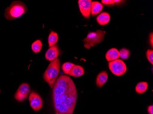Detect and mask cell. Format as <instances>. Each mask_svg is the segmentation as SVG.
I'll return each mask as SVG.
<instances>
[{
	"label": "cell",
	"mask_w": 153,
	"mask_h": 114,
	"mask_svg": "<svg viewBox=\"0 0 153 114\" xmlns=\"http://www.w3.org/2000/svg\"><path fill=\"white\" fill-rule=\"evenodd\" d=\"M78 94L73 79L66 75L57 78L52 91V98L56 112L73 114L77 101Z\"/></svg>",
	"instance_id": "obj_1"
},
{
	"label": "cell",
	"mask_w": 153,
	"mask_h": 114,
	"mask_svg": "<svg viewBox=\"0 0 153 114\" xmlns=\"http://www.w3.org/2000/svg\"><path fill=\"white\" fill-rule=\"evenodd\" d=\"M27 10V7L24 2L19 1H13L6 8L4 16L8 20H14L22 17Z\"/></svg>",
	"instance_id": "obj_2"
},
{
	"label": "cell",
	"mask_w": 153,
	"mask_h": 114,
	"mask_svg": "<svg viewBox=\"0 0 153 114\" xmlns=\"http://www.w3.org/2000/svg\"><path fill=\"white\" fill-rule=\"evenodd\" d=\"M60 66L61 62L60 60L56 59L51 62L44 73V79L51 89H53L58 78L60 72Z\"/></svg>",
	"instance_id": "obj_3"
},
{
	"label": "cell",
	"mask_w": 153,
	"mask_h": 114,
	"mask_svg": "<svg viewBox=\"0 0 153 114\" xmlns=\"http://www.w3.org/2000/svg\"><path fill=\"white\" fill-rule=\"evenodd\" d=\"M105 33V31L101 30H97L96 32L88 33L87 37L83 40L85 48L90 49L101 43L104 40Z\"/></svg>",
	"instance_id": "obj_4"
},
{
	"label": "cell",
	"mask_w": 153,
	"mask_h": 114,
	"mask_svg": "<svg viewBox=\"0 0 153 114\" xmlns=\"http://www.w3.org/2000/svg\"><path fill=\"white\" fill-rule=\"evenodd\" d=\"M109 68L114 75L121 76L126 73L127 70V66L122 60H118L110 62L108 64Z\"/></svg>",
	"instance_id": "obj_5"
},
{
	"label": "cell",
	"mask_w": 153,
	"mask_h": 114,
	"mask_svg": "<svg viewBox=\"0 0 153 114\" xmlns=\"http://www.w3.org/2000/svg\"><path fill=\"white\" fill-rule=\"evenodd\" d=\"M29 100L31 107L34 111H39L42 108L43 104L42 99L40 96L36 92L32 91L30 93Z\"/></svg>",
	"instance_id": "obj_6"
},
{
	"label": "cell",
	"mask_w": 153,
	"mask_h": 114,
	"mask_svg": "<svg viewBox=\"0 0 153 114\" xmlns=\"http://www.w3.org/2000/svg\"><path fill=\"white\" fill-rule=\"evenodd\" d=\"M30 86L27 83H23L20 85L14 95V98L18 101H24L30 94Z\"/></svg>",
	"instance_id": "obj_7"
},
{
	"label": "cell",
	"mask_w": 153,
	"mask_h": 114,
	"mask_svg": "<svg viewBox=\"0 0 153 114\" xmlns=\"http://www.w3.org/2000/svg\"><path fill=\"white\" fill-rule=\"evenodd\" d=\"M80 11L82 16L86 18H89L91 10V0H79L78 1Z\"/></svg>",
	"instance_id": "obj_8"
},
{
	"label": "cell",
	"mask_w": 153,
	"mask_h": 114,
	"mask_svg": "<svg viewBox=\"0 0 153 114\" xmlns=\"http://www.w3.org/2000/svg\"><path fill=\"white\" fill-rule=\"evenodd\" d=\"M59 54L60 52L58 46L57 45H54L47 50L45 53V59L49 61H53L57 59Z\"/></svg>",
	"instance_id": "obj_9"
},
{
	"label": "cell",
	"mask_w": 153,
	"mask_h": 114,
	"mask_svg": "<svg viewBox=\"0 0 153 114\" xmlns=\"http://www.w3.org/2000/svg\"><path fill=\"white\" fill-rule=\"evenodd\" d=\"M108 75L106 71H103L99 74L96 79V85L97 86L101 88L107 82Z\"/></svg>",
	"instance_id": "obj_10"
},
{
	"label": "cell",
	"mask_w": 153,
	"mask_h": 114,
	"mask_svg": "<svg viewBox=\"0 0 153 114\" xmlns=\"http://www.w3.org/2000/svg\"><path fill=\"white\" fill-rule=\"evenodd\" d=\"M119 57V51L115 48L110 49L105 55V58L109 62L118 60Z\"/></svg>",
	"instance_id": "obj_11"
},
{
	"label": "cell",
	"mask_w": 153,
	"mask_h": 114,
	"mask_svg": "<svg viewBox=\"0 0 153 114\" xmlns=\"http://www.w3.org/2000/svg\"><path fill=\"white\" fill-rule=\"evenodd\" d=\"M111 17L109 14L106 12H103L97 17V22L100 25H105L110 22Z\"/></svg>",
	"instance_id": "obj_12"
},
{
	"label": "cell",
	"mask_w": 153,
	"mask_h": 114,
	"mask_svg": "<svg viewBox=\"0 0 153 114\" xmlns=\"http://www.w3.org/2000/svg\"><path fill=\"white\" fill-rule=\"evenodd\" d=\"M84 74H85V70L82 67L75 65L71 69L68 75L75 78H78L82 76Z\"/></svg>",
	"instance_id": "obj_13"
},
{
	"label": "cell",
	"mask_w": 153,
	"mask_h": 114,
	"mask_svg": "<svg viewBox=\"0 0 153 114\" xmlns=\"http://www.w3.org/2000/svg\"><path fill=\"white\" fill-rule=\"evenodd\" d=\"M103 5L98 1L92 2L91 14L93 16H96L101 13L103 9Z\"/></svg>",
	"instance_id": "obj_14"
},
{
	"label": "cell",
	"mask_w": 153,
	"mask_h": 114,
	"mask_svg": "<svg viewBox=\"0 0 153 114\" xmlns=\"http://www.w3.org/2000/svg\"><path fill=\"white\" fill-rule=\"evenodd\" d=\"M58 35L57 33L51 31L48 37V44L50 48L56 45L58 41Z\"/></svg>",
	"instance_id": "obj_15"
},
{
	"label": "cell",
	"mask_w": 153,
	"mask_h": 114,
	"mask_svg": "<svg viewBox=\"0 0 153 114\" xmlns=\"http://www.w3.org/2000/svg\"><path fill=\"white\" fill-rule=\"evenodd\" d=\"M148 87V84L146 82H139L135 87V90L137 94H143L146 91Z\"/></svg>",
	"instance_id": "obj_16"
},
{
	"label": "cell",
	"mask_w": 153,
	"mask_h": 114,
	"mask_svg": "<svg viewBox=\"0 0 153 114\" xmlns=\"http://www.w3.org/2000/svg\"><path fill=\"white\" fill-rule=\"evenodd\" d=\"M42 42L40 40H36L32 44V50L35 54L39 53L42 48Z\"/></svg>",
	"instance_id": "obj_17"
},
{
	"label": "cell",
	"mask_w": 153,
	"mask_h": 114,
	"mask_svg": "<svg viewBox=\"0 0 153 114\" xmlns=\"http://www.w3.org/2000/svg\"><path fill=\"white\" fill-rule=\"evenodd\" d=\"M75 64L72 63L66 62L63 63V65H62V70L63 71V72L65 74H69L71 69H72Z\"/></svg>",
	"instance_id": "obj_18"
},
{
	"label": "cell",
	"mask_w": 153,
	"mask_h": 114,
	"mask_svg": "<svg viewBox=\"0 0 153 114\" xmlns=\"http://www.w3.org/2000/svg\"><path fill=\"white\" fill-rule=\"evenodd\" d=\"M119 56L123 60H127L130 56V52L127 49H122L119 51Z\"/></svg>",
	"instance_id": "obj_19"
},
{
	"label": "cell",
	"mask_w": 153,
	"mask_h": 114,
	"mask_svg": "<svg viewBox=\"0 0 153 114\" xmlns=\"http://www.w3.org/2000/svg\"><path fill=\"white\" fill-rule=\"evenodd\" d=\"M146 57L149 61L153 65V50H148L146 52Z\"/></svg>",
	"instance_id": "obj_20"
},
{
	"label": "cell",
	"mask_w": 153,
	"mask_h": 114,
	"mask_svg": "<svg viewBox=\"0 0 153 114\" xmlns=\"http://www.w3.org/2000/svg\"><path fill=\"white\" fill-rule=\"evenodd\" d=\"M121 1L119 0H102L101 2L103 4L105 5H112L115 4V3H119L121 2Z\"/></svg>",
	"instance_id": "obj_21"
},
{
	"label": "cell",
	"mask_w": 153,
	"mask_h": 114,
	"mask_svg": "<svg viewBox=\"0 0 153 114\" xmlns=\"http://www.w3.org/2000/svg\"><path fill=\"white\" fill-rule=\"evenodd\" d=\"M149 43L151 44V47H153V32H151L149 35Z\"/></svg>",
	"instance_id": "obj_22"
},
{
	"label": "cell",
	"mask_w": 153,
	"mask_h": 114,
	"mask_svg": "<svg viewBox=\"0 0 153 114\" xmlns=\"http://www.w3.org/2000/svg\"><path fill=\"white\" fill-rule=\"evenodd\" d=\"M148 112L149 114H153V105L149 106L148 108Z\"/></svg>",
	"instance_id": "obj_23"
},
{
	"label": "cell",
	"mask_w": 153,
	"mask_h": 114,
	"mask_svg": "<svg viewBox=\"0 0 153 114\" xmlns=\"http://www.w3.org/2000/svg\"><path fill=\"white\" fill-rule=\"evenodd\" d=\"M56 114H65V113H59V112H56Z\"/></svg>",
	"instance_id": "obj_24"
}]
</instances>
